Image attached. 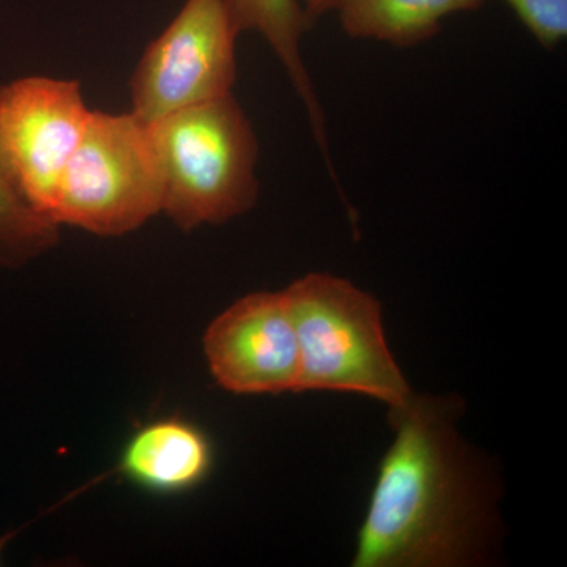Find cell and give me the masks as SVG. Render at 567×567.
Segmentation results:
<instances>
[{
    "instance_id": "1",
    "label": "cell",
    "mask_w": 567,
    "mask_h": 567,
    "mask_svg": "<svg viewBox=\"0 0 567 567\" xmlns=\"http://www.w3.org/2000/svg\"><path fill=\"white\" fill-rule=\"evenodd\" d=\"M457 399L410 394L358 533L354 567H456L486 557L491 484L457 432Z\"/></svg>"
},
{
    "instance_id": "2",
    "label": "cell",
    "mask_w": 567,
    "mask_h": 567,
    "mask_svg": "<svg viewBox=\"0 0 567 567\" xmlns=\"http://www.w3.org/2000/svg\"><path fill=\"white\" fill-rule=\"evenodd\" d=\"M163 178V212L183 233L223 224L259 199V141L234 95L148 123Z\"/></svg>"
},
{
    "instance_id": "3",
    "label": "cell",
    "mask_w": 567,
    "mask_h": 567,
    "mask_svg": "<svg viewBox=\"0 0 567 567\" xmlns=\"http://www.w3.org/2000/svg\"><path fill=\"white\" fill-rule=\"evenodd\" d=\"M300 350L297 393L342 391L394 409L412 394L388 349L382 306L353 282L308 274L284 290Z\"/></svg>"
},
{
    "instance_id": "4",
    "label": "cell",
    "mask_w": 567,
    "mask_h": 567,
    "mask_svg": "<svg viewBox=\"0 0 567 567\" xmlns=\"http://www.w3.org/2000/svg\"><path fill=\"white\" fill-rule=\"evenodd\" d=\"M162 212V169L151 125L133 112L92 111L59 183L52 221L121 237Z\"/></svg>"
},
{
    "instance_id": "5",
    "label": "cell",
    "mask_w": 567,
    "mask_h": 567,
    "mask_svg": "<svg viewBox=\"0 0 567 567\" xmlns=\"http://www.w3.org/2000/svg\"><path fill=\"white\" fill-rule=\"evenodd\" d=\"M238 35L226 0H185L130 78L133 114L152 123L234 95Z\"/></svg>"
},
{
    "instance_id": "6",
    "label": "cell",
    "mask_w": 567,
    "mask_h": 567,
    "mask_svg": "<svg viewBox=\"0 0 567 567\" xmlns=\"http://www.w3.org/2000/svg\"><path fill=\"white\" fill-rule=\"evenodd\" d=\"M91 115L78 81L28 76L0 84V158L47 218Z\"/></svg>"
},
{
    "instance_id": "7",
    "label": "cell",
    "mask_w": 567,
    "mask_h": 567,
    "mask_svg": "<svg viewBox=\"0 0 567 567\" xmlns=\"http://www.w3.org/2000/svg\"><path fill=\"white\" fill-rule=\"evenodd\" d=\"M204 352L212 375L230 393H297L300 350L284 290L235 301L208 324Z\"/></svg>"
},
{
    "instance_id": "8",
    "label": "cell",
    "mask_w": 567,
    "mask_h": 567,
    "mask_svg": "<svg viewBox=\"0 0 567 567\" xmlns=\"http://www.w3.org/2000/svg\"><path fill=\"white\" fill-rule=\"evenodd\" d=\"M208 436L182 417H164L141 427L123 450L118 472L137 486L178 494L199 486L210 473Z\"/></svg>"
},
{
    "instance_id": "9",
    "label": "cell",
    "mask_w": 567,
    "mask_h": 567,
    "mask_svg": "<svg viewBox=\"0 0 567 567\" xmlns=\"http://www.w3.org/2000/svg\"><path fill=\"white\" fill-rule=\"evenodd\" d=\"M226 6L238 33H259L270 44L303 103L319 151L330 158L322 104L301 55V40L311 29L303 6L298 0H226Z\"/></svg>"
},
{
    "instance_id": "10",
    "label": "cell",
    "mask_w": 567,
    "mask_h": 567,
    "mask_svg": "<svg viewBox=\"0 0 567 567\" xmlns=\"http://www.w3.org/2000/svg\"><path fill=\"white\" fill-rule=\"evenodd\" d=\"M486 0H342V29L352 39L410 48L431 40L451 14L475 11Z\"/></svg>"
},
{
    "instance_id": "11",
    "label": "cell",
    "mask_w": 567,
    "mask_h": 567,
    "mask_svg": "<svg viewBox=\"0 0 567 567\" xmlns=\"http://www.w3.org/2000/svg\"><path fill=\"white\" fill-rule=\"evenodd\" d=\"M58 244V224L29 204L0 158V268L24 267Z\"/></svg>"
},
{
    "instance_id": "12",
    "label": "cell",
    "mask_w": 567,
    "mask_h": 567,
    "mask_svg": "<svg viewBox=\"0 0 567 567\" xmlns=\"http://www.w3.org/2000/svg\"><path fill=\"white\" fill-rule=\"evenodd\" d=\"M522 24L546 50L557 48L567 35V0H505Z\"/></svg>"
},
{
    "instance_id": "13",
    "label": "cell",
    "mask_w": 567,
    "mask_h": 567,
    "mask_svg": "<svg viewBox=\"0 0 567 567\" xmlns=\"http://www.w3.org/2000/svg\"><path fill=\"white\" fill-rule=\"evenodd\" d=\"M341 2L342 0H305L303 10L306 18H308L312 25L323 14L330 13L333 10L338 11Z\"/></svg>"
},
{
    "instance_id": "14",
    "label": "cell",
    "mask_w": 567,
    "mask_h": 567,
    "mask_svg": "<svg viewBox=\"0 0 567 567\" xmlns=\"http://www.w3.org/2000/svg\"><path fill=\"white\" fill-rule=\"evenodd\" d=\"M17 535V533H11V535L0 536V565H2V555L3 550H6L7 544L10 543L11 537Z\"/></svg>"
}]
</instances>
